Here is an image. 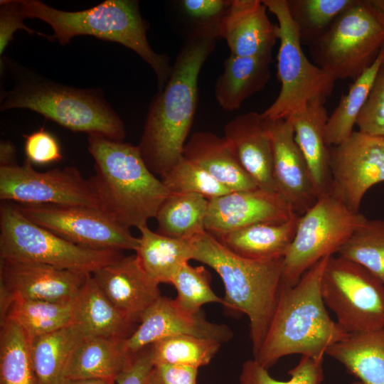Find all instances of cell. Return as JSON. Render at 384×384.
Returning a JSON list of instances; mask_svg holds the SVG:
<instances>
[{"label": "cell", "mask_w": 384, "mask_h": 384, "mask_svg": "<svg viewBox=\"0 0 384 384\" xmlns=\"http://www.w3.org/2000/svg\"><path fill=\"white\" fill-rule=\"evenodd\" d=\"M337 254L361 265L384 284V220L367 219Z\"/></svg>", "instance_id": "cell-37"}, {"label": "cell", "mask_w": 384, "mask_h": 384, "mask_svg": "<svg viewBox=\"0 0 384 384\" xmlns=\"http://www.w3.org/2000/svg\"><path fill=\"white\" fill-rule=\"evenodd\" d=\"M92 276L108 299L134 324L161 296L159 283L144 271L136 255L123 256Z\"/></svg>", "instance_id": "cell-19"}, {"label": "cell", "mask_w": 384, "mask_h": 384, "mask_svg": "<svg viewBox=\"0 0 384 384\" xmlns=\"http://www.w3.org/2000/svg\"><path fill=\"white\" fill-rule=\"evenodd\" d=\"M384 62V48L374 63L351 85L342 95L326 123L325 142L329 148L338 145L353 132L357 117L374 84L379 69Z\"/></svg>", "instance_id": "cell-32"}, {"label": "cell", "mask_w": 384, "mask_h": 384, "mask_svg": "<svg viewBox=\"0 0 384 384\" xmlns=\"http://www.w3.org/2000/svg\"><path fill=\"white\" fill-rule=\"evenodd\" d=\"M73 302L16 300L0 313L1 320L8 319L14 321L31 341L70 325Z\"/></svg>", "instance_id": "cell-33"}, {"label": "cell", "mask_w": 384, "mask_h": 384, "mask_svg": "<svg viewBox=\"0 0 384 384\" xmlns=\"http://www.w3.org/2000/svg\"><path fill=\"white\" fill-rule=\"evenodd\" d=\"M154 366L150 346L134 356L130 365L117 378V384H146L148 375Z\"/></svg>", "instance_id": "cell-46"}, {"label": "cell", "mask_w": 384, "mask_h": 384, "mask_svg": "<svg viewBox=\"0 0 384 384\" xmlns=\"http://www.w3.org/2000/svg\"><path fill=\"white\" fill-rule=\"evenodd\" d=\"M87 149L94 160L90 178L101 210L121 225H147L171 193L146 165L137 146L88 135Z\"/></svg>", "instance_id": "cell-3"}, {"label": "cell", "mask_w": 384, "mask_h": 384, "mask_svg": "<svg viewBox=\"0 0 384 384\" xmlns=\"http://www.w3.org/2000/svg\"><path fill=\"white\" fill-rule=\"evenodd\" d=\"M224 137L257 187L277 193L273 176V149L269 122L262 113L250 112L236 116L225 124Z\"/></svg>", "instance_id": "cell-20"}, {"label": "cell", "mask_w": 384, "mask_h": 384, "mask_svg": "<svg viewBox=\"0 0 384 384\" xmlns=\"http://www.w3.org/2000/svg\"><path fill=\"white\" fill-rule=\"evenodd\" d=\"M309 47L316 65L336 80H355L384 48V0H354Z\"/></svg>", "instance_id": "cell-7"}, {"label": "cell", "mask_w": 384, "mask_h": 384, "mask_svg": "<svg viewBox=\"0 0 384 384\" xmlns=\"http://www.w3.org/2000/svg\"><path fill=\"white\" fill-rule=\"evenodd\" d=\"M351 384H364V383H363L361 382L360 380H357V381L353 382Z\"/></svg>", "instance_id": "cell-49"}, {"label": "cell", "mask_w": 384, "mask_h": 384, "mask_svg": "<svg viewBox=\"0 0 384 384\" xmlns=\"http://www.w3.org/2000/svg\"><path fill=\"white\" fill-rule=\"evenodd\" d=\"M0 384H39L29 340L14 321L1 320Z\"/></svg>", "instance_id": "cell-34"}, {"label": "cell", "mask_w": 384, "mask_h": 384, "mask_svg": "<svg viewBox=\"0 0 384 384\" xmlns=\"http://www.w3.org/2000/svg\"><path fill=\"white\" fill-rule=\"evenodd\" d=\"M0 199L16 204H50L100 209L90 178L74 166L40 172L25 163L0 166Z\"/></svg>", "instance_id": "cell-12"}, {"label": "cell", "mask_w": 384, "mask_h": 384, "mask_svg": "<svg viewBox=\"0 0 384 384\" xmlns=\"http://www.w3.org/2000/svg\"><path fill=\"white\" fill-rule=\"evenodd\" d=\"M358 132L384 139V62L356 119Z\"/></svg>", "instance_id": "cell-42"}, {"label": "cell", "mask_w": 384, "mask_h": 384, "mask_svg": "<svg viewBox=\"0 0 384 384\" xmlns=\"http://www.w3.org/2000/svg\"><path fill=\"white\" fill-rule=\"evenodd\" d=\"M210 280V274L204 267H193L188 262L184 264L171 284L177 291V297L174 299L177 306L186 312L196 314L206 304H223V299L214 293Z\"/></svg>", "instance_id": "cell-39"}, {"label": "cell", "mask_w": 384, "mask_h": 384, "mask_svg": "<svg viewBox=\"0 0 384 384\" xmlns=\"http://www.w3.org/2000/svg\"><path fill=\"white\" fill-rule=\"evenodd\" d=\"M191 242L193 260L208 265L220 277L225 288L224 306L247 316L255 356L276 307L282 283L283 258L256 260L240 257L208 232Z\"/></svg>", "instance_id": "cell-4"}, {"label": "cell", "mask_w": 384, "mask_h": 384, "mask_svg": "<svg viewBox=\"0 0 384 384\" xmlns=\"http://www.w3.org/2000/svg\"><path fill=\"white\" fill-rule=\"evenodd\" d=\"M26 18L20 8L19 0H3L0 3V56L13 38L18 30H24L30 34H44L27 27L23 19Z\"/></svg>", "instance_id": "cell-44"}, {"label": "cell", "mask_w": 384, "mask_h": 384, "mask_svg": "<svg viewBox=\"0 0 384 384\" xmlns=\"http://www.w3.org/2000/svg\"><path fill=\"white\" fill-rule=\"evenodd\" d=\"M300 215L280 223L248 225L216 238L235 254L251 260L284 258L292 242Z\"/></svg>", "instance_id": "cell-27"}, {"label": "cell", "mask_w": 384, "mask_h": 384, "mask_svg": "<svg viewBox=\"0 0 384 384\" xmlns=\"http://www.w3.org/2000/svg\"><path fill=\"white\" fill-rule=\"evenodd\" d=\"M328 355L364 384H384V328L348 334L330 346Z\"/></svg>", "instance_id": "cell-28"}, {"label": "cell", "mask_w": 384, "mask_h": 384, "mask_svg": "<svg viewBox=\"0 0 384 384\" xmlns=\"http://www.w3.org/2000/svg\"><path fill=\"white\" fill-rule=\"evenodd\" d=\"M221 343L212 339L178 335L150 346L154 364H170L198 369L210 363Z\"/></svg>", "instance_id": "cell-36"}, {"label": "cell", "mask_w": 384, "mask_h": 384, "mask_svg": "<svg viewBox=\"0 0 384 384\" xmlns=\"http://www.w3.org/2000/svg\"><path fill=\"white\" fill-rule=\"evenodd\" d=\"M86 336L70 324L29 341L30 351L39 384H64L72 353Z\"/></svg>", "instance_id": "cell-30"}, {"label": "cell", "mask_w": 384, "mask_h": 384, "mask_svg": "<svg viewBox=\"0 0 384 384\" xmlns=\"http://www.w3.org/2000/svg\"><path fill=\"white\" fill-rule=\"evenodd\" d=\"M124 338L103 336L85 338L68 362L65 378H100L116 381L134 356L124 346Z\"/></svg>", "instance_id": "cell-26"}, {"label": "cell", "mask_w": 384, "mask_h": 384, "mask_svg": "<svg viewBox=\"0 0 384 384\" xmlns=\"http://www.w3.org/2000/svg\"><path fill=\"white\" fill-rule=\"evenodd\" d=\"M354 0H287L302 44L311 46Z\"/></svg>", "instance_id": "cell-35"}, {"label": "cell", "mask_w": 384, "mask_h": 384, "mask_svg": "<svg viewBox=\"0 0 384 384\" xmlns=\"http://www.w3.org/2000/svg\"><path fill=\"white\" fill-rule=\"evenodd\" d=\"M64 384H117L114 380L100 378L67 379Z\"/></svg>", "instance_id": "cell-48"}, {"label": "cell", "mask_w": 384, "mask_h": 384, "mask_svg": "<svg viewBox=\"0 0 384 384\" xmlns=\"http://www.w3.org/2000/svg\"><path fill=\"white\" fill-rule=\"evenodd\" d=\"M273 149V176L277 192L298 215L304 214L318 196L290 119L269 120Z\"/></svg>", "instance_id": "cell-18"}, {"label": "cell", "mask_w": 384, "mask_h": 384, "mask_svg": "<svg viewBox=\"0 0 384 384\" xmlns=\"http://www.w3.org/2000/svg\"><path fill=\"white\" fill-rule=\"evenodd\" d=\"M183 156L201 167L230 191L258 188L224 137L208 132H195L186 142Z\"/></svg>", "instance_id": "cell-23"}, {"label": "cell", "mask_w": 384, "mask_h": 384, "mask_svg": "<svg viewBox=\"0 0 384 384\" xmlns=\"http://www.w3.org/2000/svg\"><path fill=\"white\" fill-rule=\"evenodd\" d=\"M297 214L278 193L259 188L231 191L208 201L206 230L215 238L256 223H280Z\"/></svg>", "instance_id": "cell-17"}, {"label": "cell", "mask_w": 384, "mask_h": 384, "mask_svg": "<svg viewBox=\"0 0 384 384\" xmlns=\"http://www.w3.org/2000/svg\"><path fill=\"white\" fill-rule=\"evenodd\" d=\"M198 369L188 366L154 364L146 384H197Z\"/></svg>", "instance_id": "cell-45"}, {"label": "cell", "mask_w": 384, "mask_h": 384, "mask_svg": "<svg viewBox=\"0 0 384 384\" xmlns=\"http://www.w3.org/2000/svg\"><path fill=\"white\" fill-rule=\"evenodd\" d=\"M232 0H181L178 7L191 27L187 38H220L221 28Z\"/></svg>", "instance_id": "cell-40"}, {"label": "cell", "mask_w": 384, "mask_h": 384, "mask_svg": "<svg viewBox=\"0 0 384 384\" xmlns=\"http://www.w3.org/2000/svg\"><path fill=\"white\" fill-rule=\"evenodd\" d=\"M262 3L278 21L277 76L281 90L262 115L269 120L288 119L310 102H326L336 80L305 56L287 0H262Z\"/></svg>", "instance_id": "cell-9"}, {"label": "cell", "mask_w": 384, "mask_h": 384, "mask_svg": "<svg viewBox=\"0 0 384 384\" xmlns=\"http://www.w3.org/2000/svg\"><path fill=\"white\" fill-rule=\"evenodd\" d=\"M330 256L314 264L295 285L281 284L266 335L253 356L267 370L292 354L323 361L328 348L348 335L331 319L321 296V279Z\"/></svg>", "instance_id": "cell-2"}, {"label": "cell", "mask_w": 384, "mask_h": 384, "mask_svg": "<svg viewBox=\"0 0 384 384\" xmlns=\"http://www.w3.org/2000/svg\"><path fill=\"white\" fill-rule=\"evenodd\" d=\"M138 230L140 237L135 255L142 267L159 284H171L181 267L193 258L191 240L161 235L147 225Z\"/></svg>", "instance_id": "cell-29"}, {"label": "cell", "mask_w": 384, "mask_h": 384, "mask_svg": "<svg viewBox=\"0 0 384 384\" xmlns=\"http://www.w3.org/2000/svg\"><path fill=\"white\" fill-rule=\"evenodd\" d=\"M323 301L348 334L384 328V284L361 265L328 259L321 282Z\"/></svg>", "instance_id": "cell-11"}, {"label": "cell", "mask_w": 384, "mask_h": 384, "mask_svg": "<svg viewBox=\"0 0 384 384\" xmlns=\"http://www.w3.org/2000/svg\"><path fill=\"white\" fill-rule=\"evenodd\" d=\"M25 108L73 132L123 142L122 120L102 96L82 90L30 78L18 83L1 98V110Z\"/></svg>", "instance_id": "cell-6"}, {"label": "cell", "mask_w": 384, "mask_h": 384, "mask_svg": "<svg viewBox=\"0 0 384 384\" xmlns=\"http://www.w3.org/2000/svg\"><path fill=\"white\" fill-rule=\"evenodd\" d=\"M160 179L171 193L197 194L208 201L231 192L183 156Z\"/></svg>", "instance_id": "cell-38"}, {"label": "cell", "mask_w": 384, "mask_h": 384, "mask_svg": "<svg viewBox=\"0 0 384 384\" xmlns=\"http://www.w3.org/2000/svg\"><path fill=\"white\" fill-rule=\"evenodd\" d=\"M16 151L15 146L9 141H1L0 166L16 165Z\"/></svg>", "instance_id": "cell-47"}, {"label": "cell", "mask_w": 384, "mask_h": 384, "mask_svg": "<svg viewBox=\"0 0 384 384\" xmlns=\"http://www.w3.org/2000/svg\"><path fill=\"white\" fill-rule=\"evenodd\" d=\"M71 324L86 337L127 338L137 328L105 295L92 274L73 302Z\"/></svg>", "instance_id": "cell-24"}, {"label": "cell", "mask_w": 384, "mask_h": 384, "mask_svg": "<svg viewBox=\"0 0 384 384\" xmlns=\"http://www.w3.org/2000/svg\"><path fill=\"white\" fill-rule=\"evenodd\" d=\"M35 223L82 247L95 250H134L139 240L100 209L50 204H16Z\"/></svg>", "instance_id": "cell-13"}, {"label": "cell", "mask_w": 384, "mask_h": 384, "mask_svg": "<svg viewBox=\"0 0 384 384\" xmlns=\"http://www.w3.org/2000/svg\"><path fill=\"white\" fill-rule=\"evenodd\" d=\"M272 55L237 56L230 54L214 87L219 106L233 112L245 100L262 90L270 78Z\"/></svg>", "instance_id": "cell-25"}, {"label": "cell", "mask_w": 384, "mask_h": 384, "mask_svg": "<svg viewBox=\"0 0 384 384\" xmlns=\"http://www.w3.org/2000/svg\"><path fill=\"white\" fill-rule=\"evenodd\" d=\"M367 218L353 212L331 194L321 196L300 216L284 258L282 284L295 285L322 258L339 248Z\"/></svg>", "instance_id": "cell-10"}, {"label": "cell", "mask_w": 384, "mask_h": 384, "mask_svg": "<svg viewBox=\"0 0 384 384\" xmlns=\"http://www.w3.org/2000/svg\"><path fill=\"white\" fill-rule=\"evenodd\" d=\"M260 0H232L223 22L220 38L230 54L237 56L272 55L278 39V26L272 24Z\"/></svg>", "instance_id": "cell-21"}, {"label": "cell", "mask_w": 384, "mask_h": 384, "mask_svg": "<svg viewBox=\"0 0 384 384\" xmlns=\"http://www.w3.org/2000/svg\"><path fill=\"white\" fill-rule=\"evenodd\" d=\"M323 361H317L307 356H302L298 364L288 373V380L273 378L268 370L254 359L247 360L242 364L239 377L240 384H321L324 380Z\"/></svg>", "instance_id": "cell-41"}, {"label": "cell", "mask_w": 384, "mask_h": 384, "mask_svg": "<svg viewBox=\"0 0 384 384\" xmlns=\"http://www.w3.org/2000/svg\"><path fill=\"white\" fill-rule=\"evenodd\" d=\"M329 156L331 195L359 212L367 191L384 182V139L353 131L344 142L329 148Z\"/></svg>", "instance_id": "cell-14"}, {"label": "cell", "mask_w": 384, "mask_h": 384, "mask_svg": "<svg viewBox=\"0 0 384 384\" xmlns=\"http://www.w3.org/2000/svg\"><path fill=\"white\" fill-rule=\"evenodd\" d=\"M325 102H310L290 119L294 139L308 165L318 198L331 194L332 177L329 148L325 142V129L329 119Z\"/></svg>", "instance_id": "cell-22"}, {"label": "cell", "mask_w": 384, "mask_h": 384, "mask_svg": "<svg viewBox=\"0 0 384 384\" xmlns=\"http://www.w3.org/2000/svg\"><path fill=\"white\" fill-rule=\"evenodd\" d=\"M208 200L193 193H170L155 218L161 235L191 240L206 232Z\"/></svg>", "instance_id": "cell-31"}, {"label": "cell", "mask_w": 384, "mask_h": 384, "mask_svg": "<svg viewBox=\"0 0 384 384\" xmlns=\"http://www.w3.org/2000/svg\"><path fill=\"white\" fill-rule=\"evenodd\" d=\"M26 161L31 164L46 165L63 159L60 146L50 132L41 129L30 134L23 135Z\"/></svg>", "instance_id": "cell-43"}, {"label": "cell", "mask_w": 384, "mask_h": 384, "mask_svg": "<svg viewBox=\"0 0 384 384\" xmlns=\"http://www.w3.org/2000/svg\"><path fill=\"white\" fill-rule=\"evenodd\" d=\"M123 256L122 251L75 245L29 220L15 203H1L0 259L40 262L92 274Z\"/></svg>", "instance_id": "cell-8"}, {"label": "cell", "mask_w": 384, "mask_h": 384, "mask_svg": "<svg viewBox=\"0 0 384 384\" xmlns=\"http://www.w3.org/2000/svg\"><path fill=\"white\" fill-rule=\"evenodd\" d=\"M91 274L0 259V312L16 300L71 302Z\"/></svg>", "instance_id": "cell-15"}, {"label": "cell", "mask_w": 384, "mask_h": 384, "mask_svg": "<svg viewBox=\"0 0 384 384\" xmlns=\"http://www.w3.org/2000/svg\"><path fill=\"white\" fill-rule=\"evenodd\" d=\"M25 18H38L53 31L50 38L60 45L68 44L78 36L118 43L134 51L153 69L159 91L163 89L172 71L165 55L154 52L146 37V25L142 18L139 1L106 0L88 9L65 11L38 0H19Z\"/></svg>", "instance_id": "cell-5"}, {"label": "cell", "mask_w": 384, "mask_h": 384, "mask_svg": "<svg viewBox=\"0 0 384 384\" xmlns=\"http://www.w3.org/2000/svg\"><path fill=\"white\" fill-rule=\"evenodd\" d=\"M216 40L186 38L166 85L152 100L137 146L149 170L162 177L183 156L198 105V80Z\"/></svg>", "instance_id": "cell-1"}, {"label": "cell", "mask_w": 384, "mask_h": 384, "mask_svg": "<svg viewBox=\"0 0 384 384\" xmlns=\"http://www.w3.org/2000/svg\"><path fill=\"white\" fill-rule=\"evenodd\" d=\"M139 323L132 334L124 339V348L132 356L170 336L190 335L222 343L233 336L226 325L207 321L201 311L186 312L177 306L174 299L162 296L144 312Z\"/></svg>", "instance_id": "cell-16"}]
</instances>
